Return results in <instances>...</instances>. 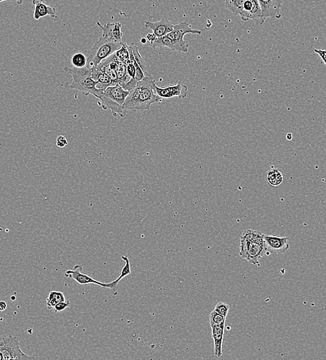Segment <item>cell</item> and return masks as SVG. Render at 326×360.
<instances>
[{
  "mask_svg": "<svg viewBox=\"0 0 326 360\" xmlns=\"http://www.w3.org/2000/svg\"><path fill=\"white\" fill-rule=\"evenodd\" d=\"M156 81L147 75L137 83L130 91L123 106L126 110H149L154 103H159L161 99L154 91Z\"/></svg>",
  "mask_w": 326,
  "mask_h": 360,
  "instance_id": "6da1fadb",
  "label": "cell"
},
{
  "mask_svg": "<svg viewBox=\"0 0 326 360\" xmlns=\"http://www.w3.org/2000/svg\"><path fill=\"white\" fill-rule=\"evenodd\" d=\"M267 252L264 234L257 230H247L240 238L241 257L253 265H260L259 259Z\"/></svg>",
  "mask_w": 326,
  "mask_h": 360,
  "instance_id": "7a4b0ae2",
  "label": "cell"
},
{
  "mask_svg": "<svg viewBox=\"0 0 326 360\" xmlns=\"http://www.w3.org/2000/svg\"><path fill=\"white\" fill-rule=\"evenodd\" d=\"M64 69L73 77V81L70 85V88L79 90L85 95L92 94L97 99L101 97L103 92L97 88V82L92 77V68L88 66H85L84 68H71L66 66Z\"/></svg>",
  "mask_w": 326,
  "mask_h": 360,
  "instance_id": "3957f363",
  "label": "cell"
},
{
  "mask_svg": "<svg viewBox=\"0 0 326 360\" xmlns=\"http://www.w3.org/2000/svg\"><path fill=\"white\" fill-rule=\"evenodd\" d=\"M122 45V42L110 41L108 39L101 36L88 51L86 66L92 69L95 68L102 61L120 49Z\"/></svg>",
  "mask_w": 326,
  "mask_h": 360,
  "instance_id": "277c9868",
  "label": "cell"
},
{
  "mask_svg": "<svg viewBox=\"0 0 326 360\" xmlns=\"http://www.w3.org/2000/svg\"><path fill=\"white\" fill-rule=\"evenodd\" d=\"M187 33L191 34L202 35V31L193 29L191 26L187 22H182L177 25H174V29L167 35L177 47L179 52L187 53L189 50L188 42L184 40V36Z\"/></svg>",
  "mask_w": 326,
  "mask_h": 360,
  "instance_id": "5b68a950",
  "label": "cell"
},
{
  "mask_svg": "<svg viewBox=\"0 0 326 360\" xmlns=\"http://www.w3.org/2000/svg\"><path fill=\"white\" fill-rule=\"evenodd\" d=\"M0 351L3 352L4 360L35 359L21 350L18 338L13 335L5 337V345L0 348Z\"/></svg>",
  "mask_w": 326,
  "mask_h": 360,
  "instance_id": "8992f818",
  "label": "cell"
},
{
  "mask_svg": "<svg viewBox=\"0 0 326 360\" xmlns=\"http://www.w3.org/2000/svg\"><path fill=\"white\" fill-rule=\"evenodd\" d=\"M239 16L243 21L253 20L259 25H263L265 21L258 0H246Z\"/></svg>",
  "mask_w": 326,
  "mask_h": 360,
  "instance_id": "52a82bcc",
  "label": "cell"
},
{
  "mask_svg": "<svg viewBox=\"0 0 326 360\" xmlns=\"http://www.w3.org/2000/svg\"><path fill=\"white\" fill-rule=\"evenodd\" d=\"M154 91L160 99H171L173 97H178L180 99H185L188 94V88L181 81L176 85L169 86L165 88H160L154 86Z\"/></svg>",
  "mask_w": 326,
  "mask_h": 360,
  "instance_id": "ba28073f",
  "label": "cell"
},
{
  "mask_svg": "<svg viewBox=\"0 0 326 360\" xmlns=\"http://www.w3.org/2000/svg\"><path fill=\"white\" fill-rule=\"evenodd\" d=\"M65 276L66 278H72L78 282L80 285H87V284H95L104 288H109V283H105L95 280L93 277L83 272V267L80 265H76L73 269H68L66 271Z\"/></svg>",
  "mask_w": 326,
  "mask_h": 360,
  "instance_id": "9c48e42d",
  "label": "cell"
},
{
  "mask_svg": "<svg viewBox=\"0 0 326 360\" xmlns=\"http://www.w3.org/2000/svg\"><path fill=\"white\" fill-rule=\"evenodd\" d=\"M267 250L272 254L280 255L284 254L290 248L288 238L281 236L264 235Z\"/></svg>",
  "mask_w": 326,
  "mask_h": 360,
  "instance_id": "30bf717a",
  "label": "cell"
},
{
  "mask_svg": "<svg viewBox=\"0 0 326 360\" xmlns=\"http://www.w3.org/2000/svg\"><path fill=\"white\" fill-rule=\"evenodd\" d=\"M97 25L102 31V36L110 41L121 42L123 38V33L121 31V24L120 22H109L102 25L100 22H97Z\"/></svg>",
  "mask_w": 326,
  "mask_h": 360,
  "instance_id": "8fae6325",
  "label": "cell"
},
{
  "mask_svg": "<svg viewBox=\"0 0 326 360\" xmlns=\"http://www.w3.org/2000/svg\"><path fill=\"white\" fill-rule=\"evenodd\" d=\"M262 12L265 20L267 18H281V9L283 5V0H258Z\"/></svg>",
  "mask_w": 326,
  "mask_h": 360,
  "instance_id": "7c38bea8",
  "label": "cell"
},
{
  "mask_svg": "<svg viewBox=\"0 0 326 360\" xmlns=\"http://www.w3.org/2000/svg\"><path fill=\"white\" fill-rule=\"evenodd\" d=\"M145 25L147 29H152V34L156 38L167 36L174 29V25L167 18L155 22H146Z\"/></svg>",
  "mask_w": 326,
  "mask_h": 360,
  "instance_id": "4fadbf2b",
  "label": "cell"
},
{
  "mask_svg": "<svg viewBox=\"0 0 326 360\" xmlns=\"http://www.w3.org/2000/svg\"><path fill=\"white\" fill-rule=\"evenodd\" d=\"M130 91L125 90L120 85L116 84L115 86L108 87L103 92L102 95L113 100L119 105H123Z\"/></svg>",
  "mask_w": 326,
  "mask_h": 360,
  "instance_id": "5bb4252c",
  "label": "cell"
},
{
  "mask_svg": "<svg viewBox=\"0 0 326 360\" xmlns=\"http://www.w3.org/2000/svg\"><path fill=\"white\" fill-rule=\"evenodd\" d=\"M225 323L218 325L211 326L212 329V337L214 342V352L217 357H220L222 355V343L224 339Z\"/></svg>",
  "mask_w": 326,
  "mask_h": 360,
  "instance_id": "9a60e30c",
  "label": "cell"
},
{
  "mask_svg": "<svg viewBox=\"0 0 326 360\" xmlns=\"http://www.w3.org/2000/svg\"><path fill=\"white\" fill-rule=\"evenodd\" d=\"M32 4L34 7L35 20H38L47 16L52 18H56V10L52 6L46 5L42 0H33Z\"/></svg>",
  "mask_w": 326,
  "mask_h": 360,
  "instance_id": "2e32d148",
  "label": "cell"
},
{
  "mask_svg": "<svg viewBox=\"0 0 326 360\" xmlns=\"http://www.w3.org/2000/svg\"><path fill=\"white\" fill-rule=\"evenodd\" d=\"M98 99L100 101L101 106L104 110L109 109V110H111L114 116H119V117L124 118L126 116L127 110L123 105H119V103H116L113 100L104 97L102 94Z\"/></svg>",
  "mask_w": 326,
  "mask_h": 360,
  "instance_id": "e0dca14e",
  "label": "cell"
},
{
  "mask_svg": "<svg viewBox=\"0 0 326 360\" xmlns=\"http://www.w3.org/2000/svg\"><path fill=\"white\" fill-rule=\"evenodd\" d=\"M92 77L97 82V88L101 92H104L108 87L115 86L109 76L107 75L97 67L93 68Z\"/></svg>",
  "mask_w": 326,
  "mask_h": 360,
  "instance_id": "ac0fdd59",
  "label": "cell"
},
{
  "mask_svg": "<svg viewBox=\"0 0 326 360\" xmlns=\"http://www.w3.org/2000/svg\"><path fill=\"white\" fill-rule=\"evenodd\" d=\"M121 259L124 260V265L123 266L122 269H121L120 274H119L118 278L113 282H108V283H109L110 289H114V288L117 287V284L119 283V282L120 281L122 278H124V277L128 276V275H129L131 273H132L130 260L128 259V258L126 256H121Z\"/></svg>",
  "mask_w": 326,
  "mask_h": 360,
  "instance_id": "d6986e66",
  "label": "cell"
},
{
  "mask_svg": "<svg viewBox=\"0 0 326 360\" xmlns=\"http://www.w3.org/2000/svg\"><path fill=\"white\" fill-rule=\"evenodd\" d=\"M66 301L65 295L61 292L51 291L46 301L47 309H53L58 303Z\"/></svg>",
  "mask_w": 326,
  "mask_h": 360,
  "instance_id": "ffe728a7",
  "label": "cell"
},
{
  "mask_svg": "<svg viewBox=\"0 0 326 360\" xmlns=\"http://www.w3.org/2000/svg\"><path fill=\"white\" fill-rule=\"evenodd\" d=\"M126 46L127 48H128V51H129L130 53H132L133 57H134V59H135L136 62H137V63L139 64V66H141V69H143V71H144V73L147 75L146 63H145L143 57H142L141 55L140 54L139 49H138L137 46L134 43L129 44H126Z\"/></svg>",
  "mask_w": 326,
  "mask_h": 360,
  "instance_id": "44dd1931",
  "label": "cell"
},
{
  "mask_svg": "<svg viewBox=\"0 0 326 360\" xmlns=\"http://www.w3.org/2000/svg\"><path fill=\"white\" fill-rule=\"evenodd\" d=\"M267 179L270 185L278 186L283 183V175L279 169L271 170L267 173Z\"/></svg>",
  "mask_w": 326,
  "mask_h": 360,
  "instance_id": "7402d4cb",
  "label": "cell"
},
{
  "mask_svg": "<svg viewBox=\"0 0 326 360\" xmlns=\"http://www.w3.org/2000/svg\"><path fill=\"white\" fill-rule=\"evenodd\" d=\"M245 1L246 0H225V7L232 14L239 16Z\"/></svg>",
  "mask_w": 326,
  "mask_h": 360,
  "instance_id": "603a6c76",
  "label": "cell"
},
{
  "mask_svg": "<svg viewBox=\"0 0 326 360\" xmlns=\"http://www.w3.org/2000/svg\"><path fill=\"white\" fill-rule=\"evenodd\" d=\"M71 63L74 67L84 68L87 66V56L82 53H77L71 57Z\"/></svg>",
  "mask_w": 326,
  "mask_h": 360,
  "instance_id": "cb8c5ba5",
  "label": "cell"
},
{
  "mask_svg": "<svg viewBox=\"0 0 326 360\" xmlns=\"http://www.w3.org/2000/svg\"><path fill=\"white\" fill-rule=\"evenodd\" d=\"M115 55L121 62H124L126 64L130 62L129 51H128L126 43H123L122 47L118 51H116Z\"/></svg>",
  "mask_w": 326,
  "mask_h": 360,
  "instance_id": "d4e9b609",
  "label": "cell"
},
{
  "mask_svg": "<svg viewBox=\"0 0 326 360\" xmlns=\"http://www.w3.org/2000/svg\"><path fill=\"white\" fill-rule=\"evenodd\" d=\"M210 325H218L222 323L226 322V317L220 315V313H217L216 311L213 310L211 313L209 317Z\"/></svg>",
  "mask_w": 326,
  "mask_h": 360,
  "instance_id": "484cf974",
  "label": "cell"
},
{
  "mask_svg": "<svg viewBox=\"0 0 326 360\" xmlns=\"http://www.w3.org/2000/svg\"><path fill=\"white\" fill-rule=\"evenodd\" d=\"M230 306L225 303L219 302L217 303L215 307V311L220 313V315L227 317L228 312H229Z\"/></svg>",
  "mask_w": 326,
  "mask_h": 360,
  "instance_id": "4316f807",
  "label": "cell"
},
{
  "mask_svg": "<svg viewBox=\"0 0 326 360\" xmlns=\"http://www.w3.org/2000/svg\"><path fill=\"white\" fill-rule=\"evenodd\" d=\"M70 302L69 301H65V302H61L58 303L53 308L55 313H58V312L63 311L66 308L69 307Z\"/></svg>",
  "mask_w": 326,
  "mask_h": 360,
  "instance_id": "83f0119b",
  "label": "cell"
},
{
  "mask_svg": "<svg viewBox=\"0 0 326 360\" xmlns=\"http://www.w3.org/2000/svg\"><path fill=\"white\" fill-rule=\"evenodd\" d=\"M68 144L67 138L64 136H58L56 138V145L58 148L66 147Z\"/></svg>",
  "mask_w": 326,
  "mask_h": 360,
  "instance_id": "f1b7e54d",
  "label": "cell"
},
{
  "mask_svg": "<svg viewBox=\"0 0 326 360\" xmlns=\"http://www.w3.org/2000/svg\"><path fill=\"white\" fill-rule=\"evenodd\" d=\"M314 51L319 55L320 58L323 61L324 64H326V50L314 49Z\"/></svg>",
  "mask_w": 326,
  "mask_h": 360,
  "instance_id": "f546056e",
  "label": "cell"
},
{
  "mask_svg": "<svg viewBox=\"0 0 326 360\" xmlns=\"http://www.w3.org/2000/svg\"><path fill=\"white\" fill-rule=\"evenodd\" d=\"M7 308V303L6 302H4V301H1L0 302V311H5Z\"/></svg>",
  "mask_w": 326,
  "mask_h": 360,
  "instance_id": "4dcf8cb0",
  "label": "cell"
},
{
  "mask_svg": "<svg viewBox=\"0 0 326 360\" xmlns=\"http://www.w3.org/2000/svg\"><path fill=\"white\" fill-rule=\"evenodd\" d=\"M5 345V337L0 335V348Z\"/></svg>",
  "mask_w": 326,
  "mask_h": 360,
  "instance_id": "1f68e13d",
  "label": "cell"
},
{
  "mask_svg": "<svg viewBox=\"0 0 326 360\" xmlns=\"http://www.w3.org/2000/svg\"><path fill=\"white\" fill-rule=\"evenodd\" d=\"M286 138L288 140H292V134H291V133H288V134H287Z\"/></svg>",
  "mask_w": 326,
  "mask_h": 360,
  "instance_id": "d6a6232c",
  "label": "cell"
},
{
  "mask_svg": "<svg viewBox=\"0 0 326 360\" xmlns=\"http://www.w3.org/2000/svg\"><path fill=\"white\" fill-rule=\"evenodd\" d=\"M141 42H142V43H143V44L147 43V40L146 37H145V38L141 39Z\"/></svg>",
  "mask_w": 326,
  "mask_h": 360,
  "instance_id": "836d02e7",
  "label": "cell"
},
{
  "mask_svg": "<svg viewBox=\"0 0 326 360\" xmlns=\"http://www.w3.org/2000/svg\"><path fill=\"white\" fill-rule=\"evenodd\" d=\"M6 1H20L22 2L23 0H0V3H3V2H6Z\"/></svg>",
  "mask_w": 326,
  "mask_h": 360,
  "instance_id": "e575fe53",
  "label": "cell"
},
{
  "mask_svg": "<svg viewBox=\"0 0 326 360\" xmlns=\"http://www.w3.org/2000/svg\"><path fill=\"white\" fill-rule=\"evenodd\" d=\"M0 360H4L3 354L1 351H0Z\"/></svg>",
  "mask_w": 326,
  "mask_h": 360,
  "instance_id": "d590c367",
  "label": "cell"
},
{
  "mask_svg": "<svg viewBox=\"0 0 326 360\" xmlns=\"http://www.w3.org/2000/svg\"><path fill=\"white\" fill-rule=\"evenodd\" d=\"M1 231H3V229H2V227H0V232H1Z\"/></svg>",
  "mask_w": 326,
  "mask_h": 360,
  "instance_id": "8d00e7d4",
  "label": "cell"
},
{
  "mask_svg": "<svg viewBox=\"0 0 326 360\" xmlns=\"http://www.w3.org/2000/svg\"><path fill=\"white\" fill-rule=\"evenodd\" d=\"M325 41H326V37H325Z\"/></svg>",
  "mask_w": 326,
  "mask_h": 360,
  "instance_id": "74e56055",
  "label": "cell"
},
{
  "mask_svg": "<svg viewBox=\"0 0 326 360\" xmlns=\"http://www.w3.org/2000/svg\"><path fill=\"white\" fill-rule=\"evenodd\" d=\"M325 66H326V64H325Z\"/></svg>",
  "mask_w": 326,
  "mask_h": 360,
  "instance_id": "f35d334b",
  "label": "cell"
}]
</instances>
